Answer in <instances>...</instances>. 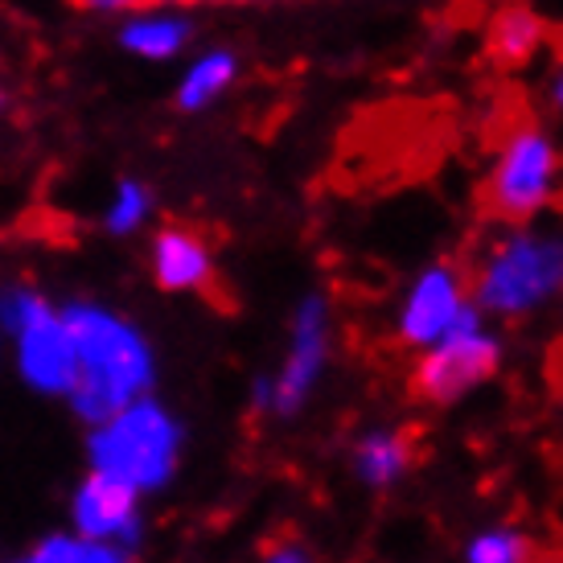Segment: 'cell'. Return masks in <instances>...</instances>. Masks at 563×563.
Returning a JSON list of instances; mask_svg holds the SVG:
<instances>
[{
  "label": "cell",
  "mask_w": 563,
  "mask_h": 563,
  "mask_svg": "<svg viewBox=\"0 0 563 563\" xmlns=\"http://www.w3.org/2000/svg\"><path fill=\"white\" fill-rule=\"evenodd\" d=\"M506 358V342L498 333V321L465 305V313L456 317V325L440 338L437 345H428L411 362V395L420 404L437 407H456L465 404L470 395H477L485 383H494Z\"/></svg>",
  "instance_id": "5b68a950"
},
{
  "label": "cell",
  "mask_w": 563,
  "mask_h": 563,
  "mask_svg": "<svg viewBox=\"0 0 563 563\" xmlns=\"http://www.w3.org/2000/svg\"><path fill=\"white\" fill-rule=\"evenodd\" d=\"M173 4H194V0H173ZM231 4H260V0H231Z\"/></svg>",
  "instance_id": "7402d4cb"
},
{
  "label": "cell",
  "mask_w": 563,
  "mask_h": 563,
  "mask_svg": "<svg viewBox=\"0 0 563 563\" xmlns=\"http://www.w3.org/2000/svg\"><path fill=\"white\" fill-rule=\"evenodd\" d=\"M63 313L75 333V383L66 391V404L79 420H103L115 407L153 391L157 354L132 317L99 300H75Z\"/></svg>",
  "instance_id": "6da1fadb"
},
{
  "label": "cell",
  "mask_w": 563,
  "mask_h": 563,
  "mask_svg": "<svg viewBox=\"0 0 563 563\" xmlns=\"http://www.w3.org/2000/svg\"><path fill=\"white\" fill-rule=\"evenodd\" d=\"M548 108L563 120V58L551 66V75H548Z\"/></svg>",
  "instance_id": "ffe728a7"
},
{
  "label": "cell",
  "mask_w": 563,
  "mask_h": 563,
  "mask_svg": "<svg viewBox=\"0 0 563 563\" xmlns=\"http://www.w3.org/2000/svg\"><path fill=\"white\" fill-rule=\"evenodd\" d=\"M267 560L272 563H309L313 560V551L305 548V543H297V539H288V543H276V548L267 551Z\"/></svg>",
  "instance_id": "d6986e66"
},
{
  "label": "cell",
  "mask_w": 563,
  "mask_h": 563,
  "mask_svg": "<svg viewBox=\"0 0 563 563\" xmlns=\"http://www.w3.org/2000/svg\"><path fill=\"white\" fill-rule=\"evenodd\" d=\"M70 527L128 560L144 543V498L128 485L87 473V482L70 494Z\"/></svg>",
  "instance_id": "9c48e42d"
},
{
  "label": "cell",
  "mask_w": 563,
  "mask_h": 563,
  "mask_svg": "<svg viewBox=\"0 0 563 563\" xmlns=\"http://www.w3.org/2000/svg\"><path fill=\"white\" fill-rule=\"evenodd\" d=\"M470 300V276L461 264L437 260V264L420 267L395 300L391 338L407 354H420L456 325V317L465 313Z\"/></svg>",
  "instance_id": "52a82bcc"
},
{
  "label": "cell",
  "mask_w": 563,
  "mask_h": 563,
  "mask_svg": "<svg viewBox=\"0 0 563 563\" xmlns=\"http://www.w3.org/2000/svg\"><path fill=\"white\" fill-rule=\"evenodd\" d=\"M333 362V305L325 292H305L288 317V345L272 375L255 378L251 411L272 420H297Z\"/></svg>",
  "instance_id": "8992f818"
},
{
  "label": "cell",
  "mask_w": 563,
  "mask_h": 563,
  "mask_svg": "<svg viewBox=\"0 0 563 563\" xmlns=\"http://www.w3.org/2000/svg\"><path fill=\"white\" fill-rule=\"evenodd\" d=\"M548 42V21L534 13L527 0H501L485 21V54L501 70H527L543 58Z\"/></svg>",
  "instance_id": "7c38bea8"
},
{
  "label": "cell",
  "mask_w": 563,
  "mask_h": 563,
  "mask_svg": "<svg viewBox=\"0 0 563 563\" xmlns=\"http://www.w3.org/2000/svg\"><path fill=\"white\" fill-rule=\"evenodd\" d=\"M465 563H527L534 560V539L522 527L510 522H489L482 531H473L461 548Z\"/></svg>",
  "instance_id": "9a60e30c"
},
{
  "label": "cell",
  "mask_w": 563,
  "mask_h": 563,
  "mask_svg": "<svg viewBox=\"0 0 563 563\" xmlns=\"http://www.w3.org/2000/svg\"><path fill=\"white\" fill-rule=\"evenodd\" d=\"M148 272L157 280L161 292L173 297H194L214 284V247L202 231L194 227H161L148 243Z\"/></svg>",
  "instance_id": "30bf717a"
},
{
  "label": "cell",
  "mask_w": 563,
  "mask_h": 563,
  "mask_svg": "<svg viewBox=\"0 0 563 563\" xmlns=\"http://www.w3.org/2000/svg\"><path fill=\"white\" fill-rule=\"evenodd\" d=\"M25 560L30 563H120L124 555L103 548V543H95V539H87V534L75 531V527H66V531H54V534H46V539H37Z\"/></svg>",
  "instance_id": "e0dca14e"
},
{
  "label": "cell",
  "mask_w": 563,
  "mask_h": 563,
  "mask_svg": "<svg viewBox=\"0 0 563 563\" xmlns=\"http://www.w3.org/2000/svg\"><path fill=\"white\" fill-rule=\"evenodd\" d=\"M243 75V63H239L235 49L227 46H210V49H198L186 66H181V75H177V108L189 111V115H198V111H210L214 103H222L231 87L239 82Z\"/></svg>",
  "instance_id": "5bb4252c"
},
{
  "label": "cell",
  "mask_w": 563,
  "mask_h": 563,
  "mask_svg": "<svg viewBox=\"0 0 563 563\" xmlns=\"http://www.w3.org/2000/svg\"><path fill=\"white\" fill-rule=\"evenodd\" d=\"M82 9H91V13H111L120 16L128 13V9H136V4H144V0H79Z\"/></svg>",
  "instance_id": "44dd1931"
},
{
  "label": "cell",
  "mask_w": 563,
  "mask_h": 563,
  "mask_svg": "<svg viewBox=\"0 0 563 563\" xmlns=\"http://www.w3.org/2000/svg\"><path fill=\"white\" fill-rule=\"evenodd\" d=\"M148 219H153V194H148V186L124 177L120 186L111 189L108 206H103V231L128 239L136 235V231H144Z\"/></svg>",
  "instance_id": "2e32d148"
},
{
  "label": "cell",
  "mask_w": 563,
  "mask_h": 563,
  "mask_svg": "<svg viewBox=\"0 0 563 563\" xmlns=\"http://www.w3.org/2000/svg\"><path fill=\"white\" fill-rule=\"evenodd\" d=\"M49 300L30 288V284H13V288H4L0 292V333H13L16 325H25L30 317H37L46 309Z\"/></svg>",
  "instance_id": "ac0fdd59"
},
{
  "label": "cell",
  "mask_w": 563,
  "mask_h": 563,
  "mask_svg": "<svg viewBox=\"0 0 563 563\" xmlns=\"http://www.w3.org/2000/svg\"><path fill=\"white\" fill-rule=\"evenodd\" d=\"M350 470L362 482V489L371 494H387L395 485L407 482V473L416 470V444L407 432L391 428V423H378L354 437L350 449Z\"/></svg>",
  "instance_id": "4fadbf2b"
},
{
  "label": "cell",
  "mask_w": 563,
  "mask_h": 563,
  "mask_svg": "<svg viewBox=\"0 0 563 563\" xmlns=\"http://www.w3.org/2000/svg\"><path fill=\"white\" fill-rule=\"evenodd\" d=\"M4 338L13 345V366L21 383L37 395L66 399L70 383H75V333H70L63 309L46 305L42 313L30 317L25 325H16Z\"/></svg>",
  "instance_id": "ba28073f"
},
{
  "label": "cell",
  "mask_w": 563,
  "mask_h": 563,
  "mask_svg": "<svg viewBox=\"0 0 563 563\" xmlns=\"http://www.w3.org/2000/svg\"><path fill=\"white\" fill-rule=\"evenodd\" d=\"M181 449H186L181 420L148 391L91 423L87 470L148 498V494L169 489V482L181 470Z\"/></svg>",
  "instance_id": "3957f363"
},
{
  "label": "cell",
  "mask_w": 563,
  "mask_h": 563,
  "mask_svg": "<svg viewBox=\"0 0 563 563\" xmlns=\"http://www.w3.org/2000/svg\"><path fill=\"white\" fill-rule=\"evenodd\" d=\"M563 194V144L543 124H515L485 169L482 206L501 227L543 219Z\"/></svg>",
  "instance_id": "277c9868"
},
{
  "label": "cell",
  "mask_w": 563,
  "mask_h": 563,
  "mask_svg": "<svg viewBox=\"0 0 563 563\" xmlns=\"http://www.w3.org/2000/svg\"><path fill=\"white\" fill-rule=\"evenodd\" d=\"M470 297L489 321H527L563 300V227L510 222L489 239L470 276Z\"/></svg>",
  "instance_id": "7a4b0ae2"
},
{
  "label": "cell",
  "mask_w": 563,
  "mask_h": 563,
  "mask_svg": "<svg viewBox=\"0 0 563 563\" xmlns=\"http://www.w3.org/2000/svg\"><path fill=\"white\" fill-rule=\"evenodd\" d=\"M194 42V21L186 4L144 0L120 13V46L141 63H177Z\"/></svg>",
  "instance_id": "8fae6325"
}]
</instances>
